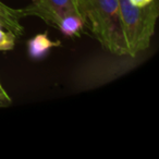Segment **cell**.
<instances>
[{
	"mask_svg": "<svg viewBox=\"0 0 159 159\" xmlns=\"http://www.w3.org/2000/svg\"><path fill=\"white\" fill-rule=\"evenodd\" d=\"M24 18L22 9H12L0 1V27L13 34L14 37H20L24 33L20 20Z\"/></svg>",
	"mask_w": 159,
	"mask_h": 159,
	"instance_id": "obj_4",
	"label": "cell"
},
{
	"mask_svg": "<svg viewBox=\"0 0 159 159\" xmlns=\"http://www.w3.org/2000/svg\"><path fill=\"white\" fill-rule=\"evenodd\" d=\"M84 26V20L79 14H71L66 18H63L59 23V30L63 35L68 37L76 35Z\"/></svg>",
	"mask_w": 159,
	"mask_h": 159,
	"instance_id": "obj_6",
	"label": "cell"
},
{
	"mask_svg": "<svg viewBox=\"0 0 159 159\" xmlns=\"http://www.w3.org/2000/svg\"><path fill=\"white\" fill-rule=\"evenodd\" d=\"M159 16L158 0L145 7H135L129 0H119V16L128 56L135 57L147 49Z\"/></svg>",
	"mask_w": 159,
	"mask_h": 159,
	"instance_id": "obj_2",
	"label": "cell"
},
{
	"mask_svg": "<svg viewBox=\"0 0 159 159\" xmlns=\"http://www.w3.org/2000/svg\"><path fill=\"white\" fill-rule=\"evenodd\" d=\"M14 39L16 37L13 34L0 29V50H10L13 48Z\"/></svg>",
	"mask_w": 159,
	"mask_h": 159,
	"instance_id": "obj_7",
	"label": "cell"
},
{
	"mask_svg": "<svg viewBox=\"0 0 159 159\" xmlns=\"http://www.w3.org/2000/svg\"><path fill=\"white\" fill-rule=\"evenodd\" d=\"M10 104H11V99H7L0 96V107H8L10 106Z\"/></svg>",
	"mask_w": 159,
	"mask_h": 159,
	"instance_id": "obj_9",
	"label": "cell"
},
{
	"mask_svg": "<svg viewBox=\"0 0 159 159\" xmlns=\"http://www.w3.org/2000/svg\"><path fill=\"white\" fill-rule=\"evenodd\" d=\"M24 16H35L48 25L58 30L60 21L71 14H79L75 0H32V3L22 9Z\"/></svg>",
	"mask_w": 159,
	"mask_h": 159,
	"instance_id": "obj_3",
	"label": "cell"
},
{
	"mask_svg": "<svg viewBox=\"0 0 159 159\" xmlns=\"http://www.w3.org/2000/svg\"><path fill=\"white\" fill-rule=\"evenodd\" d=\"M0 96H2L3 98H7V99H10L9 95H8V94L6 93V91L3 89L2 85H1V83H0Z\"/></svg>",
	"mask_w": 159,
	"mask_h": 159,
	"instance_id": "obj_10",
	"label": "cell"
},
{
	"mask_svg": "<svg viewBox=\"0 0 159 159\" xmlns=\"http://www.w3.org/2000/svg\"><path fill=\"white\" fill-rule=\"evenodd\" d=\"M94 37L112 55L128 56L119 16V0H75Z\"/></svg>",
	"mask_w": 159,
	"mask_h": 159,
	"instance_id": "obj_1",
	"label": "cell"
},
{
	"mask_svg": "<svg viewBox=\"0 0 159 159\" xmlns=\"http://www.w3.org/2000/svg\"><path fill=\"white\" fill-rule=\"evenodd\" d=\"M56 45H59V43H53L49 40L46 34H39L29 42V52L31 57L39 58L43 57L48 51L49 48L56 46Z\"/></svg>",
	"mask_w": 159,
	"mask_h": 159,
	"instance_id": "obj_5",
	"label": "cell"
},
{
	"mask_svg": "<svg viewBox=\"0 0 159 159\" xmlns=\"http://www.w3.org/2000/svg\"><path fill=\"white\" fill-rule=\"evenodd\" d=\"M129 1L135 7H145V6L149 5L152 0H129Z\"/></svg>",
	"mask_w": 159,
	"mask_h": 159,
	"instance_id": "obj_8",
	"label": "cell"
}]
</instances>
